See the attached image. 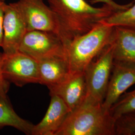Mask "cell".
I'll return each mask as SVG.
<instances>
[{"instance_id": "cell-19", "label": "cell", "mask_w": 135, "mask_h": 135, "mask_svg": "<svg viewBox=\"0 0 135 135\" xmlns=\"http://www.w3.org/2000/svg\"><path fill=\"white\" fill-rule=\"evenodd\" d=\"M6 5L5 2H0V48H2L3 40V22Z\"/></svg>"}, {"instance_id": "cell-1", "label": "cell", "mask_w": 135, "mask_h": 135, "mask_svg": "<svg viewBox=\"0 0 135 135\" xmlns=\"http://www.w3.org/2000/svg\"><path fill=\"white\" fill-rule=\"evenodd\" d=\"M48 2L58 17L65 46L89 31L101 20L119 12L106 4L93 7L85 0H48Z\"/></svg>"}, {"instance_id": "cell-12", "label": "cell", "mask_w": 135, "mask_h": 135, "mask_svg": "<svg viewBox=\"0 0 135 135\" xmlns=\"http://www.w3.org/2000/svg\"><path fill=\"white\" fill-rule=\"evenodd\" d=\"M37 62L39 84L49 89L63 82L70 74L66 56L49 57Z\"/></svg>"}, {"instance_id": "cell-18", "label": "cell", "mask_w": 135, "mask_h": 135, "mask_svg": "<svg viewBox=\"0 0 135 135\" xmlns=\"http://www.w3.org/2000/svg\"><path fill=\"white\" fill-rule=\"evenodd\" d=\"M91 4H95L99 3H103L104 4L109 5L112 7L115 8L118 11H124L130 8L133 4V2L126 4V5H120L115 3L113 0H91L90 1Z\"/></svg>"}, {"instance_id": "cell-7", "label": "cell", "mask_w": 135, "mask_h": 135, "mask_svg": "<svg viewBox=\"0 0 135 135\" xmlns=\"http://www.w3.org/2000/svg\"><path fill=\"white\" fill-rule=\"evenodd\" d=\"M18 51L37 61L52 56H66L65 46L57 35L39 30L27 32Z\"/></svg>"}, {"instance_id": "cell-14", "label": "cell", "mask_w": 135, "mask_h": 135, "mask_svg": "<svg viewBox=\"0 0 135 135\" xmlns=\"http://www.w3.org/2000/svg\"><path fill=\"white\" fill-rule=\"evenodd\" d=\"M7 126L14 128L26 135H32L34 125L16 113L8 98L0 97V129Z\"/></svg>"}, {"instance_id": "cell-16", "label": "cell", "mask_w": 135, "mask_h": 135, "mask_svg": "<svg viewBox=\"0 0 135 135\" xmlns=\"http://www.w3.org/2000/svg\"><path fill=\"white\" fill-rule=\"evenodd\" d=\"M132 111H135V90L123 94L109 110L115 120L122 115Z\"/></svg>"}, {"instance_id": "cell-6", "label": "cell", "mask_w": 135, "mask_h": 135, "mask_svg": "<svg viewBox=\"0 0 135 135\" xmlns=\"http://www.w3.org/2000/svg\"><path fill=\"white\" fill-rule=\"evenodd\" d=\"M14 3L24 19L28 31L39 30L50 32L61 39L58 17L44 0H18Z\"/></svg>"}, {"instance_id": "cell-3", "label": "cell", "mask_w": 135, "mask_h": 135, "mask_svg": "<svg viewBox=\"0 0 135 135\" xmlns=\"http://www.w3.org/2000/svg\"><path fill=\"white\" fill-rule=\"evenodd\" d=\"M114 27L102 20L65 46L70 73L84 72L88 65L111 43Z\"/></svg>"}, {"instance_id": "cell-20", "label": "cell", "mask_w": 135, "mask_h": 135, "mask_svg": "<svg viewBox=\"0 0 135 135\" xmlns=\"http://www.w3.org/2000/svg\"><path fill=\"white\" fill-rule=\"evenodd\" d=\"M10 83L6 81L3 77L0 71V97L2 98H7V94L10 87Z\"/></svg>"}, {"instance_id": "cell-9", "label": "cell", "mask_w": 135, "mask_h": 135, "mask_svg": "<svg viewBox=\"0 0 135 135\" xmlns=\"http://www.w3.org/2000/svg\"><path fill=\"white\" fill-rule=\"evenodd\" d=\"M3 40L2 48L6 54L18 51L27 28L24 19L14 3L6 4L3 22Z\"/></svg>"}, {"instance_id": "cell-15", "label": "cell", "mask_w": 135, "mask_h": 135, "mask_svg": "<svg viewBox=\"0 0 135 135\" xmlns=\"http://www.w3.org/2000/svg\"><path fill=\"white\" fill-rule=\"evenodd\" d=\"M102 21L112 26H120L135 31V0L127 10L117 12Z\"/></svg>"}, {"instance_id": "cell-5", "label": "cell", "mask_w": 135, "mask_h": 135, "mask_svg": "<svg viewBox=\"0 0 135 135\" xmlns=\"http://www.w3.org/2000/svg\"><path fill=\"white\" fill-rule=\"evenodd\" d=\"M0 71L6 81L22 87L30 83H39L37 60L19 51L0 53Z\"/></svg>"}, {"instance_id": "cell-21", "label": "cell", "mask_w": 135, "mask_h": 135, "mask_svg": "<svg viewBox=\"0 0 135 135\" xmlns=\"http://www.w3.org/2000/svg\"><path fill=\"white\" fill-rule=\"evenodd\" d=\"M6 0H0V2H5Z\"/></svg>"}, {"instance_id": "cell-11", "label": "cell", "mask_w": 135, "mask_h": 135, "mask_svg": "<svg viewBox=\"0 0 135 135\" xmlns=\"http://www.w3.org/2000/svg\"><path fill=\"white\" fill-rule=\"evenodd\" d=\"M51 97L48 110L43 119L34 125L32 135H55L65 121L70 111L62 99L56 95Z\"/></svg>"}, {"instance_id": "cell-10", "label": "cell", "mask_w": 135, "mask_h": 135, "mask_svg": "<svg viewBox=\"0 0 135 135\" xmlns=\"http://www.w3.org/2000/svg\"><path fill=\"white\" fill-rule=\"evenodd\" d=\"M49 90L50 95H57L62 99L70 113L82 104L87 96L85 73H70L63 82Z\"/></svg>"}, {"instance_id": "cell-8", "label": "cell", "mask_w": 135, "mask_h": 135, "mask_svg": "<svg viewBox=\"0 0 135 135\" xmlns=\"http://www.w3.org/2000/svg\"><path fill=\"white\" fill-rule=\"evenodd\" d=\"M135 84V64L114 60L102 106L109 111L111 107L130 87Z\"/></svg>"}, {"instance_id": "cell-2", "label": "cell", "mask_w": 135, "mask_h": 135, "mask_svg": "<svg viewBox=\"0 0 135 135\" xmlns=\"http://www.w3.org/2000/svg\"><path fill=\"white\" fill-rule=\"evenodd\" d=\"M55 135H116L115 119L102 103L85 99L69 114Z\"/></svg>"}, {"instance_id": "cell-4", "label": "cell", "mask_w": 135, "mask_h": 135, "mask_svg": "<svg viewBox=\"0 0 135 135\" xmlns=\"http://www.w3.org/2000/svg\"><path fill=\"white\" fill-rule=\"evenodd\" d=\"M114 60L110 43L88 65L84 71L87 84L86 99L103 103L106 96Z\"/></svg>"}, {"instance_id": "cell-17", "label": "cell", "mask_w": 135, "mask_h": 135, "mask_svg": "<svg viewBox=\"0 0 135 135\" xmlns=\"http://www.w3.org/2000/svg\"><path fill=\"white\" fill-rule=\"evenodd\" d=\"M116 135H135V111L128 112L115 120Z\"/></svg>"}, {"instance_id": "cell-13", "label": "cell", "mask_w": 135, "mask_h": 135, "mask_svg": "<svg viewBox=\"0 0 135 135\" xmlns=\"http://www.w3.org/2000/svg\"><path fill=\"white\" fill-rule=\"evenodd\" d=\"M111 44L114 60L135 64V31L115 26Z\"/></svg>"}]
</instances>
